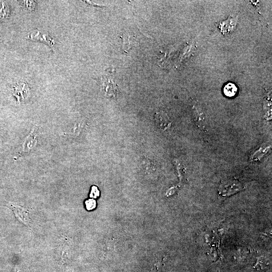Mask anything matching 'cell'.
Wrapping results in <instances>:
<instances>
[{
  "mask_svg": "<svg viewBox=\"0 0 272 272\" xmlns=\"http://www.w3.org/2000/svg\"><path fill=\"white\" fill-rule=\"evenodd\" d=\"M99 195V191L96 186H93L91 188L90 196L92 198H97Z\"/></svg>",
  "mask_w": 272,
  "mask_h": 272,
  "instance_id": "cell-8",
  "label": "cell"
},
{
  "mask_svg": "<svg viewBox=\"0 0 272 272\" xmlns=\"http://www.w3.org/2000/svg\"><path fill=\"white\" fill-rule=\"evenodd\" d=\"M12 207L18 220L23 224L29 227L31 222L29 210L15 205H12Z\"/></svg>",
  "mask_w": 272,
  "mask_h": 272,
  "instance_id": "cell-3",
  "label": "cell"
},
{
  "mask_svg": "<svg viewBox=\"0 0 272 272\" xmlns=\"http://www.w3.org/2000/svg\"><path fill=\"white\" fill-rule=\"evenodd\" d=\"M237 90V87L232 83H227L223 89L224 94L229 97H234L236 94Z\"/></svg>",
  "mask_w": 272,
  "mask_h": 272,
  "instance_id": "cell-5",
  "label": "cell"
},
{
  "mask_svg": "<svg viewBox=\"0 0 272 272\" xmlns=\"http://www.w3.org/2000/svg\"><path fill=\"white\" fill-rule=\"evenodd\" d=\"M27 39L34 41H39L45 43L51 48L54 45V40L47 33H43L37 30L36 32L32 33L27 36Z\"/></svg>",
  "mask_w": 272,
  "mask_h": 272,
  "instance_id": "cell-2",
  "label": "cell"
},
{
  "mask_svg": "<svg viewBox=\"0 0 272 272\" xmlns=\"http://www.w3.org/2000/svg\"><path fill=\"white\" fill-rule=\"evenodd\" d=\"M12 93L17 101L21 103L27 98L29 93V88L26 83L21 82L13 87Z\"/></svg>",
  "mask_w": 272,
  "mask_h": 272,
  "instance_id": "cell-1",
  "label": "cell"
},
{
  "mask_svg": "<svg viewBox=\"0 0 272 272\" xmlns=\"http://www.w3.org/2000/svg\"><path fill=\"white\" fill-rule=\"evenodd\" d=\"M155 120L158 125H159L161 128H165L168 126L169 122L168 118L166 115L161 113H157L155 116Z\"/></svg>",
  "mask_w": 272,
  "mask_h": 272,
  "instance_id": "cell-6",
  "label": "cell"
},
{
  "mask_svg": "<svg viewBox=\"0 0 272 272\" xmlns=\"http://www.w3.org/2000/svg\"><path fill=\"white\" fill-rule=\"evenodd\" d=\"M96 201L94 199H89L85 201L86 207L87 210H93L96 207Z\"/></svg>",
  "mask_w": 272,
  "mask_h": 272,
  "instance_id": "cell-7",
  "label": "cell"
},
{
  "mask_svg": "<svg viewBox=\"0 0 272 272\" xmlns=\"http://www.w3.org/2000/svg\"><path fill=\"white\" fill-rule=\"evenodd\" d=\"M37 144L35 129L33 128L25 138L22 144V152L28 153L33 149Z\"/></svg>",
  "mask_w": 272,
  "mask_h": 272,
  "instance_id": "cell-4",
  "label": "cell"
}]
</instances>
